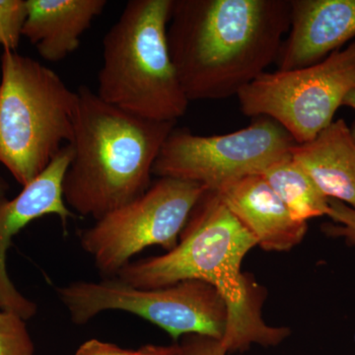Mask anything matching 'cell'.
I'll list each match as a JSON object with an SVG mask.
<instances>
[{
  "instance_id": "obj_21",
  "label": "cell",
  "mask_w": 355,
  "mask_h": 355,
  "mask_svg": "<svg viewBox=\"0 0 355 355\" xmlns=\"http://www.w3.org/2000/svg\"><path fill=\"white\" fill-rule=\"evenodd\" d=\"M135 355H183L179 345L162 347V345H146L135 350Z\"/></svg>"
},
{
  "instance_id": "obj_6",
  "label": "cell",
  "mask_w": 355,
  "mask_h": 355,
  "mask_svg": "<svg viewBox=\"0 0 355 355\" xmlns=\"http://www.w3.org/2000/svg\"><path fill=\"white\" fill-rule=\"evenodd\" d=\"M57 293L77 324L88 323L105 311L118 310L144 318L174 340L200 335L221 340L227 329L225 301L214 286L198 280L142 289L105 279L72 282Z\"/></svg>"
},
{
  "instance_id": "obj_17",
  "label": "cell",
  "mask_w": 355,
  "mask_h": 355,
  "mask_svg": "<svg viewBox=\"0 0 355 355\" xmlns=\"http://www.w3.org/2000/svg\"><path fill=\"white\" fill-rule=\"evenodd\" d=\"M26 15V0H0V49L2 51L17 50L23 37Z\"/></svg>"
},
{
  "instance_id": "obj_15",
  "label": "cell",
  "mask_w": 355,
  "mask_h": 355,
  "mask_svg": "<svg viewBox=\"0 0 355 355\" xmlns=\"http://www.w3.org/2000/svg\"><path fill=\"white\" fill-rule=\"evenodd\" d=\"M270 188L296 221L328 216L330 198L323 193L291 155L280 159L261 173Z\"/></svg>"
},
{
  "instance_id": "obj_23",
  "label": "cell",
  "mask_w": 355,
  "mask_h": 355,
  "mask_svg": "<svg viewBox=\"0 0 355 355\" xmlns=\"http://www.w3.org/2000/svg\"><path fill=\"white\" fill-rule=\"evenodd\" d=\"M343 106L349 107L355 111V89L349 92L345 99L343 100Z\"/></svg>"
},
{
  "instance_id": "obj_1",
  "label": "cell",
  "mask_w": 355,
  "mask_h": 355,
  "mask_svg": "<svg viewBox=\"0 0 355 355\" xmlns=\"http://www.w3.org/2000/svg\"><path fill=\"white\" fill-rule=\"evenodd\" d=\"M291 10V0H173L168 42L189 101L237 96L265 73Z\"/></svg>"
},
{
  "instance_id": "obj_11",
  "label": "cell",
  "mask_w": 355,
  "mask_h": 355,
  "mask_svg": "<svg viewBox=\"0 0 355 355\" xmlns=\"http://www.w3.org/2000/svg\"><path fill=\"white\" fill-rule=\"evenodd\" d=\"M355 38V0H291V25L277 70L322 62Z\"/></svg>"
},
{
  "instance_id": "obj_18",
  "label": "cell",
  "mask_w": 355,
  "mask_h": 355,
  "mask_svg": "<svg viewBox=\"0 0 355 355\" xmlns=\"http://www.w3.org/2000/svg\"><path fill=\"white\" fill-rule=\"evenodd\" d=\"M329 205L328 216L334 223L324 224V232L333 237L345 238V241L355 245V209L333 198H330Z\"/></svg>"
},
{
  "instance_id": "obj_22",
  "label": "cell",
  "mask_w": 355,
  "mask_h": 355,
  "mask_svg": "<svg viewBox=\"0 0 355 355\" xmlns=\"http://www.w3.org/2000/svg\"><path fill=\"white\" fill-rule=\"evenodd\" d=\"M9 190H10V186L8 182L3 177L0 176V198H6Z\"/></svg>"
},
{
  "instance_id": "obj_9",
  "label": "cell",
  "mask_w": 355,
  "mask_h": 355,
  "mask_svg": "<svg viewBox=\"0 0 355 355\" xmlns=\"http://www.w3.org/2000/svg\"><path fill=\"white\" fill-rule=\"evenodd\" d=\"M254 119L249 127L209 137L175 128L159 153L153 174L195 182L214 191L241 178L261 174L291 155L296 142L272 119Z\"/></svg>"
},
{
  "instance_id": "obj_16",
  "label": "cell",
  "mask_w": 355,
  "mask_h": 355,
  "mask_svg": "<svg viewBox=\"0 0 355 355\" xmlns=\"http://www.w3.org/2000/svg\"><path fill=\"white\" fill-rule=\"evenodd\" d=\"M25 320L0 311V355H36Z\"/></svg>"
},
{
  "instance_id": "obj_3",
  "label": "cell",
  "mask_w": 355,
  "mask_h": 355,
  "mask_svg": "<svg viewBox=\"0 0 355 355\" xmlns=\"http://www.w3.org/2000/svg\"><path fill=\"white\" fill-rule=\"evenodd\" d=\"M77 95L62 191L72 212L98 220L148 190L154 163L176 123L128 113L88 86H80Z\"/></svg>"
},
{
  "instance_id": "obj_19",
  "label": "cell",
  "mask_w": 355,
  "mask_h": 355,
  "mask_svg": "<svg viewBox=\"0 0 355 355\" xmlns=\"http://www.w3.org/2000/svg\"><path fill=\"white\" fill-rule=\"evenodd\" d=\"M183 355H226L228 350L220 340L200 335L184 336L179 345Z\"/></svg>"
},
{
  "instance_id": "obj_4",
  "label": "cell",
  "mask_w": 355,
  "mask_h": 355,
  "mask_svg": "<svg viewBox=\"0 0 355 355\" xmlns=\"http://www.w3.org/2000/svg\"><path fill=\"white\" fill-rule=\"evenodd\" d=\"M173 0H130L103 38L97 95L140 118L175 121L189 101L168 42Z\"/></svg>"
},
{
  "instance_id": "obj_12",
  "label": "cell",
  "mask_w": 355,
  "mask_h": 355,
  "mask_svg": "<svg viewBox=\"0 0 355 355\" xmlns=\"http://www.w3.org/2000/svg\"><path fill=\"white\" fill-rule=\"evenodd\" d=\"M216 193L266 251H288L307 232V223L293 219L261 174L236 180Z\"/></svg>"
},
{
  "instance_id": "obj_7",
  "label": "cell",
  "mask_w": 355,
  "mask_h": 355,
  "mask_svg": "<svg viewBox=\"0 0 355 355\" xmlns=\"http://www.w3.org/2000/svg\"><path fill=\"white\" fill-rule=\"evenodd\" d=\"M354 89L355 42L310 67L266 71L237 98L245 116L272 119L299 144L328 128Z\"/></svg>"
},
{
  "instance_id": "obj_20",
  "label": "cell",
  "mask_w": 355,
  "mask_h": 355,
  "mask_svg": "<svg viewBox=\"0 0 355 355\" xmlns=\"http://www.w3.org/2000/svg\"><path fill=\"white\" fill-rule=\"evenodd\" d=\"M76 355H135V350L121 349L114 343L92 338L83 343Z\"/></svg>"
},
{
  "instance_id": "obj_13",
  "label": "cell",
  "mask_w": 355,
  "mask_h": 355,
  "mask_svg": "<svg viewBox=\"0 0 355 355\" xmlns=\"http://www.w3.org/2000/svg\"><path fill=\"white\" fill-rule=\"evenodd\" d=\"M107 3L106 0H26L22 36L46 62H62L79 48L84 33Z\"/></svg>"
},
{
  "instance_id": "obj_8",
  "label": "cell",
  "mask_w": 355,
  "mask_h": 355,
  "mask_svg": "<svg viewBox=\"0 0 355 355\" xmlns=\"http://www.w3.org/2000/svg\"><path fill=\"white\" fill-rule=\"evenodd\" d=\"M207 191L195 182L159 178L144 195L83 230L81 247L105 279H114L147 247L174 249L191 210Z\"/></svg>"
},
{
  "instance_id": "obj_24",
  "label": "cell",
  "mask_w": 355,
  "mask_h": 355,
  "mask_svg": "<svg viewBox=\"0 0 355 355\" xmlns=\"http://www.w3.org/2000/svg\"><path fill=\"white\" fill-rule=\"evenodd\" d=\"M352 135H354V140H355V121L354 123V125H352Z\"/></svg>"
},
{
  "instance_id": "obj_10",
  "label": "cell",
  "mask_w": 355,
  "mask_h": 355,
  "mask_svg": "<svg viewBox=\"0 0 355 355\" xmlns=\"http://www.w3.org/2000/svg\"><path fill=\"white\" fill-rule=\"evenodd\" d=\"M69 144L51 161L34 181L23 187L12 200L0 198V311L18 315L25 321L37 314L38 306L26 298L9 279L7 252L14 236L36 219L57 216L62 223L76 216L64 202L62 183L71 160Z\"/></svg>"
},
{
  "instance_id": "obj_2",
  "label": "cell",
  "mask_w": 355,
  "mask_h": 355,
  "mask_svg": "<svg viewBox=\"0 0 355 355\" xmlns=\"http://www.w3.org/2000/svg\"><path fill=\"white\" fill-rule=\"evenodd\" d=\"M256 246L253 236L217 193L207 191L191 210L174 249L130 261L114 279L142 289L184 280L205 282L220 293L227 306V329L222 342L228 352H245L253 343L275 347L291 331L266 324L261 316L265 291L242 272L243 260Z\"/></svg>"
},
{
  "instance_id": "obj_14",
  "label": "cell",
  "mask_w": 355,
  "mask_h": 355,
  "mask_svg": "<svg viewBox=\"0 0 355 355\" xmlns=\"http://www.w3.org/2000/svg\"><path fill=\"white\" fill-rule=\"evenodd\" d=\"M291 153L324 197L355 209V140L345 121H334L314 139L296 144Z\"/></svg>"
},
{
  "instance_id": "obj_5",
  "label": "cell",
  "mask_w": 355,
  "mask_h": 355,
  "mask_svg": "<svg viewBox=\"0 0 355 355\" xmlns=\"http://www.w3.org/2000/svg\"><path fill=\"white\" fill-rule=\"evenodd\" d=\"M0 67V163L25 187L72 141L78 95L17 51H2Z\"/></svg>"
}]
</instances>
